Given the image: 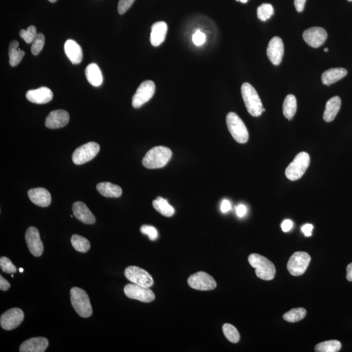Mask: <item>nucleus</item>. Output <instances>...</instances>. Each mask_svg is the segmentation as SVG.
I'll return each mask as SVG.
<instances>
[{
	"label": "nucleus",
	"instance_id": "f257e3e1",
	"mask_svg": "<svg viewBox=\"0 0 352 352\" xmlns=\"http://www.w3.org/2000/svg\"><path fill=\"white\" fill-rule=\"evenodd\" d=\"M172 155V151L167 147L156 146L147 152L142 159V165L148 169H161L166 166Z\"/></svg>",
	"mask_w": 352,
	"mask_h": 352
},
{
	"label": "nucleus",
	"instance_id": "f03ea898",
	"mask_svg": "<svg viewBox=\"0 0 352 352\" xmlns=\"http://www.w3.org/2000/svg\"><path fill=\"white\" fill-rule=\"evenodd\" d=\"M72 306L79 316L89 318L93 314L89 296L83 289L73 287L70 291Z\"/></svg>",
	"mask_w": 352,
	"mask_h": 352
},
{
	"label": "nucleus",
	"instance_id": "7ed1b4c3",
	"mask_svg": "<svg viewBox=\"0 0 352 352\" xmlns=\"http://www.w3.org/2000/svg\"><path fill=\"white\" fill-rule=\"evenodd\" d=\"M249 262L255 268L256 276L264 281L274 279L276 274V267L271 261L258 254H252L249 256Z\"/></svg>",
	"mask_w": 352,
	"mask_h": 352
},
{
	"label": "nucleus",
	"instance_id": "20e7f679",
	"mask_svg": "<svg viewBox=\"0 0 352 352\" xmlns=\"http://www.w3.org/2000/svg\"><path fill=\"white\" fill-rule=\"evenodd\" d=\"M242 97L248 113L254 117H258L263 113V105L259 95L253 86L244 83L241 88Z\"/></svg>",
	"mask_w": 352,
	"mask_h": 352
},
{
	"label": "nucleus",
	"instance_id": "39448f33",
	"mask_svg": "<svg viewBox=\"0 0 352 352\" xmlns=\"http://www.w3.org/2000/svg\"><path fill=\"white\" fill-rule=\"evenodd\" d=\"M228 130L235 141L239 144L246 143L249 140V132L241 119L234 113H229L227 116Z\"/></svg>",
	"mask_w": 352,
	"mask_h": 352
},
{
	"label": "nucleus",
	"instance_id": "423d86ee",
	"mask_svg": "<svg viewBox=\"0 0 352 352\" xmlns=\"http://www.w3.org/2000/svg\"><path fill=\"white\" fill-rule=\"evenodd\" d=\"M310 156L306 152H301L295 156L293 161L286 168V178L291 181H295L302 178L309 167Z\"/></svg>",
	"mask_w": 352,
	"mask_h": 352
},
{
	"label": "nucleus",
	"instance_id": "0eeeda50",
	"mask_svg": "<svg viewBox=\"0 0 352 352\" xmlns=\"http://www.w3.org/2000/svg\"><path fill=\"white\" fill-rule=\"evenodd\" d=\"M311 260V256L305 252H296L288 260V272L293 276H302L306 272Z\"/></svg>",
	"mask_w": 352,
	"mask_h": 352
},
{
	"label": "nucleus",
	"instance_id": "6e6552de",
	"mask_svg": "<svg viewBox=\"0 0 352 352\" xmlns=\"http://www.w3.org/2000/svg\"><path fill=\"white\" fill-rule=\"evenodd\" d=\"M99 150L100 146L96 142H88L74 151L72 160L76 165L85 164L96 157Z\"/></svg>",
	"mask_w": 352,
	"mask_h": 352
},
{
	"label": "nucleus",
	"instance_id": "1a4fd4ad",
	"mask_svg": "<svg viewBox=\"0 0 352 352\" xmlns=\"http://www.w3.org/2000/svg\"><path fill=\"white\" fill-rule=\"evenodd\" d=\"M125 276L132 283L143 287L150 288L153 285V277L146 270L137 266H129L124 272Z\"/></svg>",
	"mask_w": 352,
	"mask_h": 352
},
{
	"label": "nucleus",
	"instance_id": "9d476101",
	"mask_svg": "<svg viewBox=\"0 0 352 352\" xmlns=\"http://www.w3.org/2000/svg\"><path fill=\"white\" fill-rule=\"evenodd\" d=\"M155 92V83L151 80L143 82L139 86L132 97V104L135 109H139L150 101Z\"/></svg>",
	"mask_w": 352,
	"mask_h": 352
},
{
	"label": "nucleus",
	"instance_id": "9b49d317",
	"mask_svg": "<svg viewBox=\"0 0 352 352\" xmlns=\"http://www.w3.org/2000/svg\"><path fill=\"white\" fill-rule=\"evenodd\" d=\"M190 287L197 290L209 291L216 287L214 279L207 273L200 272L192 275L188 279Z\"/></svg>",
	"mask_w": 352,
	"mask_h": 352
},
{
	"label": "nucleus",
	"instance_id": "f8f14e48",
	"mask_svg": "<svg viewBox=\"0 0 352 352\" xmlns=\"http://www.w3.org/2000/svg\"><path fill=\"white\" fill-rule=\"evenodd\" d=\"M124 293L129 299L144 303H150L155 299V293L150 288L143 287L134 283L127 284L124 287Z\"/></svg>",
	"mask_w": 352,
	"mask_h": 352
},
{
	"label": "nucleus",
	"instance_id": "ddd939ff",
	"mask_svg": "<svg viewBox=\"0 0 352 352\" xmlns=\"http://www.w3.org/2000/svg\"><path fill=\"white\" fill-rule=\"evenodd\" d=\"M24 314L22 310L13 308L5 312L0 318V325L5 330H15L24 321Z\"/></svg>",
	"mask_w": 352,
	"mask_h": 352
},
{
	"label": "nucleus",
	"instance_id": "4468645a",
	"mask_svg": "<svg viewBox=\"0 0 352 352\" xmlns=\"http://www.w3.org/2000/svg\"><path fill=\"white\" fill-rule=\"evenodd\" d=\"M28 248L33 256L39 257L43 255L44 246L39 230L34 227L28 228L25 234Z\"/></svg>",
	"mask_w": 352,
	"mask_h": 352
},
{
	"label": "nucleus",
	"instance_id": "2eb2a0df",
	"mask_svg": "<svg viewBox=\"0 0 352 352\" xmlns=\"http://www.w3.org/2000/svg\"><path fill=\"white\" fill-rule=\"evenodd\" d=\"M305 42L311 47L318 48L328 38L327 32L322 28L313 27L305 30L303 34Z\"/></svg>",
	"mask_w": 352,
	"mask_h": 352
},
{
	"label": "nucleus",
	"instance_id": "dca6fc26",
	"mask_svg": "<svg viewBox=\"0 0 352 352\" xmlns=\"http://www.w3.org/2000/svg\"><path fill=\"white\" fill-rule=\"evenodd\" d=\"M284 55V44L279 37H274L270 40L267 48V56L274 65L281 64Z\"/></svg>",
	"mask_w": 352,
	"mask_h": 352
},
{
	"label": "nucleus",
	"instance_id": "f3484780",
	"mask_svg": "<svg viewBox=\"0 0 352 352\" xmlns=\"http://www.w3.org/2000/svg\"><path fill=\"white\" fill-rule=\"evenodd\" d=\"M69 119V114L67 111L57 110L51 112L46 117L45 125L49 129H59L68 124Z\"/></svg>",
	"mask_w": 352,
	"mask_h": 352
},
{
	"label": "nucleus",
	"instance_id": "a211bd4d",
	"mask_svg": "<svg viewBox=\"0 0 352 352\" xmlns=\"http://www.w3.org/2000/svg\"><path fill=\"white\" fill-rule=\"evenodd\" d=\"M28 195L32 203L39 207H48L52 201L50 192L45 188H32L28 192Z\"/></svg>",
	"mask_w": 352,
	"mask_h": 352
},
{
	"label": "nucleus",
	"instance_id": "6ab92c4d",
	"mask_svg": "<svg viewBox=\"0 0 352 352\" xmlns=\"http://www.w3.org/2000/svg\"><path fill=\"white\" fill-rule=\"evenodd\" d=\"M25 96L33 103L46 104L52 101L53 93L48 88L41 87L38 89L28 91Z\"/></svg>",
	"mask_w": 352,
	"mask_h": 352
},
{
	"label": "nucleus",
	"instance_id": "aec40b11",
	"mask_svg": "<svg viewBox=\"0 0 352 352\" xmlns=\"http://www.w3.org/2000/svg\"><path fill=\"white\" fill-rule=\"evenodd\" d=\"M48 340L45 337H34L25 340L20 345V352H45L48 348Z\"/></svg>",
	"mask_w": 352,
	"mask_h": 352
},
{
	"label": "nucleus",
	"instance_id": "412c9836",
	"mask_svg": "<svg viewBox=\"0 0 352 352\" xmlns=\"http://www.w3.org/2000/svg\"><path fill=\"white\" fill-rule=\"evenodd\" d=\"M72 209H73L74 216L82 223L87 224V225H93L96 221L95 216L85 203L74 202Z\"/></svg>",
	"mask_w": 352,
	"mask_h": 352
},
{
	"label": "nucleus",
	"instance_id": "4be33fe9",
	"mask_svg": "<svg viewBox=\"0 0 352 352\" xmlns=\"http://www.w3.org/2000/svg\"><path fill=\"white\" fill-rule=\"evenodd\" d=\"M168 25L166 22H157L154 23L151 27L150 42L153 46L161 45L166 39Z\"/></svg>",
	"mask_w": 352,
	"mask_h": 352
},
{
	"label": "nucleus",
	"instance_id": "5701e85b",
	"mask_svg": "<svg viewBox=\"0 0 352 352\" xmlns=\"http://www.w3.org/2000/svg\"><path fill=\"white\" fill-rule=\"evenodd\" d=\"M65 52L73 64H79L83 58V50L76 41L69 39L64 45Z\"/></svg>",
	"mask_w": 352,
	"mask_h": 352
},
{
	"label": "nucleus",
	"instance_id": "b1692460",
	"mask_svg": "<svg viewBox=\"0 0 352 352\" xmlns=\"http://www.w3.org/2000/svg\"><path fill=\"white\" fill-rule=\"evenodd\" d=\"M341 106V99L338 96L331 98L326 103L323 113V120L326 122H331L336 118Z\"/></svg>",
	"mask_w": 352,
	"mask_h": 352
},
{
	"label": "nucleus",
	"instance_id": "393cba45",
	"mask_svg": "<svg viewBox=\"0 0 352 352\" xmlns=\"http://www.w3.org/2000/svg\"><path fill=\"white\" fill-rule=\"evenodd\" d=\"M348 71L344 68H332L324 72L321 75V81L324 85L330 86L341 80L346 76Z\"/></svg>",
	"mask_w": 352,
	"mask_h": 352
},
{
	"label": "nucleus",
	"instance_id": "a878e982",
	"mask_svg": "<svg viewBox=\"0 0 352 352\" xmlns=\"http://www.w3.org/2000/svg\"><path fill=\"white\" fill-rule=\"evenodd\" d=\"M86 78L90 85L95 87H98L102 84V78L101 70L98 65L95 64H90L88 65L85 71Z\"/></svg>",
	"mask_w": 352,
	"mask_h": 352
},
{
	"label": "nucleus",
	"instance_id": "bb28decb",
	"mask_svg": "<svg viewBox=\"0 0 352 352\" xmlns=\"http://www.w3.org/2000/svg\"><path fill=\"white\" fill-rule=\"evenodd\" d=\"M97 189L104 197L118 198L122 195V189L120 186L110 182L99 183L97 185Z\"/></svg>",
	"mask_w": 352,
	"mask_h": 352
},
{
	"label": "nucleus",
	"instance_id": "cd10ccee",
	"mask_svg": "<svg viewBox=\"0 0 352 352\" xmlns=\"http://www.w3.org/2000/svg\"><path fill=\"white\" fill-rule=\"evenodd\" d=\"M19 43L16 40L11 42L9 47V64L11 66L15 67L20 64L24 58L25 52L18 48Z\"/></svg>",
	"mask_w": 352,
	"mask_h": 352
},
{
	"label": "nucleus",
	"instance_id": "c85d7f7f",
	"mask_svg": "<svg viewBox=\"0 0 352 352\" xmlns=\"http://www.w3.org/2000/svg\"><path fill=\"white\" fill-rule=\"evenodd\" d=\"M297 111V100L293 95H288L283 102V114L288 120H292Z\"/></svg>",
	"mask_w": 352,
	"mask_h": 352
},
{
	"label": "nucleus",
	"instance_id": "c756f323",
	"mask_svg": "<svg viewBox=\"0 0 352 352\" xmlns=\"http://www.w3.org/2000/svg\"><path fill=\"white\" fill-rule=\"evenodd\" d=\"M153 206L158 213L167 218H170L175 213L174 207L170 206L167 200L162 197H157V199L153 200Z\"/></svg>",
	"mask_w": 352,
	"mask_h": 352
},
{
	"label": "nucleus",
	"instance_id": "7c9ffc66",
	"mask_svg": "<svg viewBox=\"0 0 352 352\" xmlns=\"http://www.w3.org/2000/svg\"><path fill=\"white\" fill-rule=\"evenodd\" d=\"M71 241L74 249L80 253H87L90 249V241L81 235L74 234L71 237Z\"/></svg>",
	"mask_w": 352,
	"mask_h": 352
},
{
	"label": "nucleus",
	"instance_id": "2f4dec72",
	"mask_svg": "<svg viewBox=\"0 0 352 352\" xmlns=\"http://www.w3.org/2000/svg\"><path fill=\"white\" fill-rule=\"evenodd\" d=\"M341 343L337 340H328L317 344L315 351L317 352H337L341 349Z\"/></svg>",
	"mask_w": 352,
	"mask_h": 352
},
{
	"label": "nucleus",
	"instance_id": "473e14b6",
	"mask_svg": "<svg viewBox=\"0 0 352 352\" xmlns=\"http://www.w3.org/2000/svg\"><path fill=\"white\" fill-rule=\"evenodd\" d=\"M306 314L307 311L304 308H296L286 312L283 315V318L288 322L295 323L303 320Z\"/></svg>",
	"mask_w": 352,
	"mask_h": 352
},
{
	"label": "nucleus",
	"instance_id": "72a5a7b5",
	"mask_svg": "<svg viewBox=\"0 0 352 352\" xmlns=\"http://www.w3.org/2000/svg\"><path fill=\"white\" fill-rule=\"evenodd\" d=\"M224 335L230 342L237 343L239 341L240 335L237 329L230 323L224 324L223 326Z\"/></svg>",
	"mask_w": 352,
	"mask_h": 352
},
{
	"label": "nucleus",
	"instance_id": "f704fd0d",
	"mask_svg": "<svg viewBox=\"0 0 352 352\" xmlns=\"http://www.w3.org/2000/svg\"><path fill=\"white\" fill-rule=\"evenodd\" d=\"M274 14V9L271 4H263L257 9L258 18L263 22L269 19Z\"/></svg>",
	"mask_w": 352,
	"mask_h": 352
},
{
	"label": "nucleus",
	"instance_id": "c9c22d12",
	"mask_svg": "<svg viewBox=\"0 0 352 352\" xmlns=\"http://www.w3.org/2000/svg\"><path fill=\"white\" fill-rule=\"evenodd\" d=\"M45 43V38L44 35L42 33L37 34L32 43L31 51L33 55L35 56L38 55L41 52V50H43Z\"/></svg>",
	"mask_w": 352,
	"mask_h": 352
},
{
	"label": "nucleus",
	"instance_id": "e433bc0d",
	"mask_svg": "<svg viewBox=\"0 0 352 352\" xmlns=\"http://www.w3.org/2000/svg\"><path fill=\"white\" fill-rule=\"evenodd\" d=\"M19 34L21 38L24 39L25 43H32L37 34L36 28L34 25H30L26 30H21Z\"/></svg>",
	"mask_w": 352,
	"mask_h": 352
},
{
	"label": "nucleus",
	"instance_id": "4c0bfd02",
	"mask_svg": "<svg viewBox=\"0 0 352 352\" xmlns=\"http://www.w3.org/2000/svg\"><path fill=\"white\" fill-rule=\"evenodd\" d=\"M0 267L2 271L7 274H13L17 271L15 265L6 256H2L0 258Z\"/></svg>",
	"mask_w": 352,
	"mask_h": 352
},
{
	"label": "nucleus",
	"instance_id": "58836bf2",
	"mask_svg": "<svg viewBox=\"0 0 352 352\" xmlns=\"http://www.w3.org/2000/svg\"><path fill=\"white\" fill-rule=\"evenodd\" d=\"M142 234L148 235L149 239L151 241H155L157 239L158 232L155 228L150 225H143L141 228Z\"/></svg>",
	"mask_w": 352,
	"mask_h": 352
},
{
	"label": "nucleus",
	"instance_id": "ea45409f",
	"mask_svg": "<svg viewBox=\"0 0 352 352\" xmlns=\"http://www.w3.org/2000/svg\"><path fill=\"white\" fill-rule=\"evenodd\" d=\"M135 0H120L119 1L118 11L120 15H123L126 11L129 10L130 7L134 4Z\"/></svg>",
	"mask_w": 352,
	"mask_h": 352
},
{
	"label": "nucleus",
	"instance_id": "a19ab883",
	"mask_svg": "<svg viewBox=\"0 0 352 352\" xmlns=\"http://www.w3.org/2000/svg\"><path fill=\"white\" fill-rule=\"evenodd\" d=\"M206 35L202 33L200 30H197L193 36V41L195 45L200 46L203 45L206 42Z\"/></svg>",
	"mask_w": 352,
	"mask_h": 352
},
{
	"label": "nucleus",
	"instance_id": "79ce46f5",
	"mask_svg": "<svg viewBox=\"0 0 352 352\" xmlns=\"http://www.w3.org/2000/svg\"><path fill=\"white\" fill-rule=\"evenodd\" d=\"M293 227V222L289 219H286L284 220L282 223L281 228L284 232H288L290 231Z\"/></svg>",
	"mask_w": 352,
	"mask_h": 352
},
{
	"label": "nucleus",
	"instance_id": "37998d69",
	"mask_svg": "<svg viewBox=\"0 0 352 352\" xmlns=\"http://www.w3.org/2000/svg\"><path fill=\"white\" fill-rule=\"evenodd\" d=\"M313 225L311 224H306V225L303 226L302 231L304 232L305 236L310 237L312 235V231L313 230Z\"/></svg>",
	"mask_w": 352,
	"mask_h": 352
},
{
	"label": "nucleus",
	"instance_id": "c03bdc74",
	"mask_svg": "<svg viewBox=\"0 0 352 352\" xmlns=\"http://www.w3.org/2000/svg\"><path fill=\"white\" fill-rule=\"evenodd\" d=\"M307 0H294V5L297 12L302 13L304 10Z\"/></svg>",
	"mask_w": 352,
	"mask_h": 352
},
{
	"label": "nucleus",
	"instance_id": "a18cd8bd",
	"mask_svg": "<svg viewBox=\"0 0 352 352\" xmlns=\"http://www.w3.org/2000/svg\"><path fill=\"white\" fill-rule=\"evenodd\" d=\"M11 287V284L2 276H0V290L2 291L8 290Z\"/></svg>",
	"mask_w": 352,
	"mask_h": 352
},
{
	"label": "nucleus",
	"instance_id": "49530a36",
	"mask_svg": "<svg viewBox=\"0 0 352 352\" xmlns=\"http://www.w3.org/2000/svg\"><path fill=\"white\" fill-rule=\"evenodd\" d=\"M236 213L239 218H243L247 213V207L243 204H239L236 207Z\"/></svg>",
	"mask_w": 352,
	"mask_h": 352
},
{
	"label": "nucleus",
	"instance_id": "de8ad7c7",
	"mask_svg": "<svg viewBox=\"0 0 352 352\" xmlns=\"http://www.w3.org/2000/svg\"><path fill=\"white\" fill-rule=\"evenodd\" d=\"M221 209L223 213H227L231 209L230 202L227 200H224L221 204Z\"/></svg>",
	"mask_w": 352,
	"mask_h": 352
},
{
	"label": "nucleus",
	"instance_id": "09e8293b",
	"mask_svg": "<svg viewBox=\"0 0 352 352\" xmlns=\"http://www.w3.org/2000/svg\"><path fill=\"white\" fill-rule=\"evenodd\" d=\"M346 272L347 280L349 282H352V263H349L348 266H347Z\"/></svg>",
	"mask_w": 352,
	"mask_h": 352
},
{
	"label": "nucleus",
	"instance_id": "8fccbe9b",
	"mask_svg": "<svg viewBox=\"0 0 352 352\" xmlns=\"http://www.w3.org/2000/svg\"><path fill=\"white\" fill-rule=\"evenodd\" d=\"M236 1L241 2V3L243 4H246L247 2H248V0H236Z\"/></svg>",
	"mask_w": 352,
	"mask_h": 352
},
{
	"label": "nucleus",
	"instance_id": "3c124183",
	"mask_svg": "<svg viewBox=\"0 0 352 352\" xmlns=\"http://www.w3.org/2000/svg\"><path fill=\"white\" fill-rule=\"evenodd\" d=\"M48 1L52 2V3H55V2H57L58 0H48Z\"/></svg>",
	"mask_w": 352,
	"mask_h": 352
},
{
	"label": "nucleus",
	"instance_id": "603ef678",
	"mask_svg": "<svg viewBox=\"0 0 352 352\" xmlns=\"http://www.w3.org/2000/svg\"><path fill=\"white\" fill-rule=\"evenodd\" d=\"M329 51V49L328 48H324V52H327Z\"/></svg>",
	"mask_w": 352,
	"mask_h": 352
},
{
	"label": "nucleus",
	"instance_id": "864d4df0",
	"mask_svg": "<svg viewBox=\"0 0 352 352\" xmlns=\"http://www.w3.org/2000/svg\"><path fill=\"white\" fill-rule=\"evenodd\" d=\"M19 272L20 273H22L23 272H24V269H23V268H20Z\"/></svg>",
	"mask_w": 352,
	"mask_h": 352
},
{
	"label": "nucleus",
	"instance_id": "5fc2aeb1",
	"mask_svg": "<svg viewBox=\"0 0 352 352\" xmlns=\"http://www.w3.org/2000/svg\"><path fill=\"white\" fill-rule=\"evenodd\" d=\"M348 2H352V0H348Z\"/></svg>",
	"mask_w": 352,
	"mask_h": 352
}]
</instances>
